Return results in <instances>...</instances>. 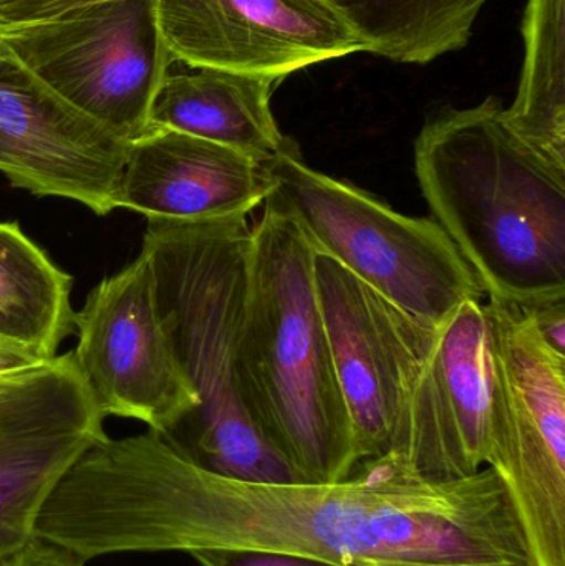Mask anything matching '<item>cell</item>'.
<instances>
[{
	"instance_id": "obj_1",
	"label": "cell",
	"mask_w": 565,
	"mask_h": 566,
	"mask_svg": "<svg viewBox=\"0 0 565 566\" xmlns=\"http://www.w3.org/2000/svg\"><path fill=\"white\" fill-rule=\"evenodd\" d=\"M36 535L85 562L229 551L334 566H540L491 468L431 481L380 458L334 484H258L209 471L151 429L93 444L53 489Z\"/></svg>"
},
{
	"instance_id": "obj_2",
	"label": "cell",
	"mask_w": 565,
	"mask_h": 566,
	"mask_svg": "<svg viewBox=\"0 0 565 566\" xmlns=\"http://www.w3.org/2000/svg\"><path fill=\"white\" fill-rule=\"evenodd\" d=\"M415 172L488 298L530 306L565 296V172L517 138L498 96L431 116Z\"/></svg>"
},
{
	"instance_id": "obj_3",
	"label": "cell",
	"mask_w": 565,
	"mask_h": 566,
	"mask_svg": "<svg viewBox=\"0 0 565 566\" xmlns=\"http://www.w3.org/2000/svg\"><path fill=\"white\" fill-rule=\"evenodd\" d=\"M248 216L218 221H148L142 252L155 277L169 345L198 406L165 436L224 478L299 484L245 409L239 345L248 295Z\"/></svg>"
},
{
	"instance_id": "obj_4",
	"label": "cell",
	"mask_w": 565,
	"mask_h": 566,
	"mask_svg": "<svg viewBox=\"0 0 565 566\" xmlns=\"http://www.w3.org/2000/svg\"><path fill=\"white\" fill-rule=\"evenodd\" d=\"M314 259L301 228L264 206L251 228L239 376L252 422L299 484H334L360 462L318 306Z\"/></svg>"
},
{
	"instance_id": "obj_5",
	"label": "cell",
	"mask_w": 565,
	"mask_h": 566,
	"mask_svg": "<svg viewBox=\"0 0 565 566\" xmlns=\"http://www.w3.org/2000/svg\"><path fill=\"white\" fill-rule=\"evenodd\" d=\"M264 206L287 216L317 254L367 283L425 325L440 326L484 292L433 219L408 218L357 186L305 165L297 148L265 163Z\"/></svg>"
},
{
	"instance_id": "obj_6",
	"label": "cell",
	"mask_w": 565,
	"mask_h": 566,
	"mask_svg": "<svg viewBox=\"0 0 565 566\" xmlns=\"http://www.w3.org/2000/svg\"><path fill=\"white\" fill-rule=\"evenodd\" d=\"M13 59L122 142L149 129L171 53L156 0H0Z\"/></svg>"
},
{
	"instance_id": "obj_7",
	"label": "cell",
	"mask_w": 565,
	"mask_h": 566,
	"mask_svg": "<svg viewBox=\"0 0 565 566\" xmlns=\"http://www.w3.org/2000/svg\"><path fill=\"white\" fill-rule=\"evenodd\" d=\"M491 451L540 566H565V355L524 306L488 298Z\"/></svg>"
},
{
	"instance_id": "obj_8",
	"label": "cell",
	"mask_w": 565,
	"mask_h": 566,
	"mask_svg": "<svg viewBox=\"0 0 565 566\" xmlns=\"http://www.w3.org/2000/svg\"><path fill=\"white\" fill-rule=\"evenodd\" d=\"M75 355L103 416L168 434L198 406L169 345L148 258L103 279L75 313Z\"/></svg>"
},
{
	"instance_id": "obj_9",
	"label": "cell",
	"mask_w": 565,
	"mask_h": 566,
	"mask_svg": "<svg viewBox=\"0 0 565 566\" xmlns=\"http://www.w3.org/2000/svg\"><path fill=\"white\" fill-rule=\"evenodd\" d=\"M315 286L358 462L385 458L433 326L315 252Z\"/></svg>"
},
{
	"instance_id": "obj_10",
	"label": "cell",
	"mask_w": 565,
	"mask_h": 566,
	"mask_svg": "<svg viewBox=\"0 0 565 566\" xmlns=\"http://www.w3.org/2000/svg\"><path fill=\"white\" fill-rule=\"evenodd\" d=\"M73 352L0 376V562L35 537L69 469L108 438Z\"/></svg>"
},
{
	"instance_id": "obj_11",
	"label": "cell",
	"mask_w": 565,
	"mask_h": 566,
	"mask_svg": "<svg viewBox=\"0 0 565 566\" xmlns=\"http://www.w3.org/2000/svg\"><path fill=\"white\" fill-rule=\"evenodd\" d=\"M491 451V363L481 300L461 303L435 332L384 459L408 474H478Z\"/></svg>"
},
{
	"instance_id": "obj_12",
	"label": "cell",
	"mask_w": 565,
	"mask_h": 566,
	"mask_svg": "<svg viewBox=\"0 0 565 566\" xmlns=\"http://www.w3.org/2000/svg\"><path fill=\"white\" fill-rule=\"evenodd\" d=\"M175 63L282 80L297 70L364 52L324 0H156Z\"/></svg>"
},
{
	"instance_id": "obj_13",
	"label": "cell",
	"mask_w": 565,
	"mask_h": 566,
	"mask_svg": "<svg viewBox=\"0 0 565 566\" xmlns=\"http://www.w3.org/2000/svg\"><path fill=\"white\" fill-rule=\"evenodd\" d=\"M129 145L70 105L15 59L0 62V172L36 198L96 216L118 209Z\"/></svg>"
},
{
	"instance_id": "obj_14",
	"label": "cell",
	"mask_w": 565,
	"mask_h": 566,
	"mask_svg": "<svg viewBox=\"0 0 565 566\" xmlns=\"http://www.w3.org/2000/svg\"><path fill=\"white\" fill-rule=\"evenodd\" d=\"M272 181L244 153L166 128L129 145L116 206L148 221H218L251 216Z\"/></svg>"
},
{
	"instance_id": "obj_15",
	"label": "cell",
	"mask_w": 565,
	"mask_h": 566,
	"mask_svg": "<svg viewBox=\"0 0 565 566\" xmlns=\"http://www.w3.org/2000/svg\"><path fill=\"white\" fill-rule=\"evenodd\" d=\"M278 83L271 76L224 70L169 69L156 92L149 128L208 139L265 165L297 148L279 129L272 113L271 98Z\"/></svg>"
},
{
	"instance_id": "obj_16",
	"label": "cell",
	"mask_w": 565,
	"mask_h": 566,
	"mask_svg": "<svg viewBox=\"0 0 565 566\" xmlns=\"http://www.w3.org/2000/svg\"><path fill=\"white\" fill-rule=\"evenodd\" d=\"M360 40L364 52L427 65L463 50L488 0H324Z\"/></svg>"
},
{
	"instance_id": "obj_17",
	"label": "cell",
	"mask_w": 565,
	"mask_h": 566,
	"mask_svg": "<svg viewBox=\"0 0 565 566\" xmlns=\"http://www.w3.org/2000/svg\"><path fill=\"white\" fill-rule=\"evenodd\" d=\"M72 285L19 222H0V335L55 358L63 339L75 333Z\"/></svg>"
},
{
	"instance_id": "obj_18",
	"label": "cell",
	"mask_w": 565,
	"mask_h": 566,
	"mask_svg": "<svg viewBox=\"0 0 565 566\" xmlns=\"http://www.w3.org/2000/svg\"><path fill=\"white\" fill-rule=\"evenodd\" d=\"M524 62L508 126L565 172V0H530L523 19Z\"/></svg>"
},
{
	"instance_id": "obj_19",
	"label": "cell",
	"mask_w": 565,
	"mask_h": 566,
	"mask_svg": "<svg viewBox=\"0 0 565 566\" xmlns=\"http://www.w3.org/2000/svg\"><path fill=\"white\" fill-rule=\"evenodd\" d=\"M189 557L201 566H334L312 558L265 552L196 551Z\"/></svg>"
},
{
	"instance_id": "obj_20",
	"label": "cell",
	"mask_w": 565,
	"mask_h": 566,
	"mask_svg": "<svg viewBox=\"0 0 565 566\" xmlns=\"http://www.w3.org/2000/svg\"><path fill=\"white\" fill-rule=\"evenodd\" d=\"M86 562L73 552L33 537L22 548L0 562V566H85Z\"/></svg>"
},
{
	"instance_id": "obj_21",
	"label": "cell",
	"mask_w": 565,
	"mask_h": 566,
	"mask_svg": "<svg viewBox=\"0 0 565 566\" xmlns=\"http://www.w3.org/2000/svg\"><path fill=\"white\" fill-rule=\"evenodd\" d=\"M540 332L541 338L565 355V296L546 300L536 305L524 306Z\"/></svg>"
},
{
	"instance_id": "obj_22",
	"label": "cell",
	"mask_w": 565,
	"mask_h": 566,
	"mask_svg": "<svg viewBox=\"0 0 565 566\" xmlns=\"http://www.w3.org/2000/svg\"><path fill=\"white\" fill-rule=\"evenodd\" d=\"M49 358L25 343L0 335V376L15 375L35 368Z\"/></svg>"
},
{
	"instance_id": "obj_23",
	"label": "cell",
	"mask_w": 565,
	"mask_h": 566,
	"mask_svg": "<svg viewBox=\"0 0 565 566\" xmlns=\"http://www.w3.org/2000/svg\"><path fill=\"white\" fill-rule=\"evenodd\" d=\"M12 59V53L9 52V49H7L6 43H3V40L0 39V62H6V60Z\"/></svg>"
}]
</instances>
